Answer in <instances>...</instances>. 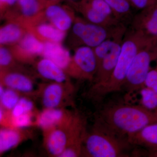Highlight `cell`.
<instances>
[{
	"mask_svg": "<svg viewBox=\"0 0 157 157\" xmlns=\"http://www.w3.org/2000/svg\"><path fill=\"white\" fill-rule=\"evenodd\" d=\"M98 123V126L127 140L147 126L157 123V109L127 103L109 104L101 109Z\"/></svg>",
	"mask_w": 157,
	"mask_h": 157,
	"instance_id": "1",
	"label": "cell"
},
{
	"mask_svg": "<svg viewBox=\"0 0 157 157\" xmlns=\"http://www.w3.org/2000/svg\"><path fill=\"white\" fill-rule=\"evenodd\" d=\"M153 41L132 29L127 30L112 76L108 82L97 91L100 97H104L122 90L129 68L135 56L141 48Z\"/></svg>",
	"mask_w": 157,
	"mask_h": 157,
	"instance_id": "2",
	"label": "cell"
},
{
	"mask_svg": "<svg viewBox=\"0 0 157 157\" xmlns=\"http://www.w3.org/2000/svg\"><path fill=\"white\" fill-rule=\"evenodd\" d=\"M86 155L93 157H128L126 151L131 145L123 139L98 126L94 132L85 137Z\"/></svg>",
	"mask_w": 157,
	"mask_h": 157,
	"instance_id": "3",
	"label": "cell"
},
{
	"mask_svg": "<svg viewBox=\"0 0 157 157\" xmlns=\"http://www.w3.org/2000/svg\"><path fill=\"white\" fill-rule=\"evenodd\" d=\"M157 60V42L152 41L141 48L133 59L122 87L126 92L127 98L133 93L144 87L151 64Z\"/></svg>",
	"mask_w": 157,
	"mask_h": 157,
	"instance_id": "4",
	"label": "cell"
},
{
	"mask_svg": "<svg viewBox=\"0 0 157 157\" xmlns=\"http://www.w3.org/2000/svg\"><path fill=\"white\" fill-rule=\"evenodd\" d=\"M78 20L73 32L84 46L94 48L107 39L124 36L127 30L124 24L113 26L99 25Z\"/></svg>",
	"mask_w": 157,
	"mask_h": 157,
	"instance_id": "5",
	"label": "cell"
},
{
	"mask_svg": "<svg viewBox=\"0 0 157 157\" xmlns=\"http://www.w3.org/2000/svg\"><path fill=\"white\" fill-rule=\"evenodd\" d=\"M131 22L132 29L157 41V3L140 10Z\"/></svg>",
	"mask_w": 157,
	"mask_h": 157,
	"instance_id": "6",
	"label": "cell"
},
{
	"mask_svg": "<svg viewBox=\"0 0 157 157\" xmlns=\"http://www.w3.org/2000/svg\"><path fill=\"white\" fill-rule=\"evenodd\" d=\"M73 59L77 76L90 79L97 73L98 61L93 48L80 46L75 51Z\"/></svg>",
	"mask_w": 157,
	"mask_h": 157,
	"instance_id": "7",
	"label": "cell"
},
{
	"mask_svg": "<svg viewBox=\"0 0 157 157\" xmlns=\"http://www.w3.org/2000/svg\"><path fill=\"white\" fill-rule=\"evenodd\" d=\"M122 41L118 43L98 63L94 88L96 90L105 85L112 76L117 63Z\"/></svg>",
	"mask_w": 157,
	"mask_h": 157,
	"instance_id": "8",
	"label": "cell"
},
{
	"mask_svg": "<svg viewBox=\"0 0 157 157\" xmlns=\"http://www.w3.org/2000/svg\"><path fill=\"white\" fill-rule=\"evenodd\" d=\"M127 140L131 145L146 148L150 153L157 151V123L147 126L130 135Z\"/></svg>",
	"mask_w": 157,
	"mask_h": 157,
	"instance_id": "9",
	"label": "cell"
},
{
	"mask_svg": "<svg viewBox=\"0 0 157 157\" xmlns=\"http://www.w3.org/2000/svg\"><path fill=\"white\" fill-rule=\"evenodd\" d=\"M42 53L44 57L52 61L63 69L67 67L71 61L69 52L57 42H46Z\"/></svg>",
	"mask_w": 157,
	"mask_h": 157,
	"instance_id": "10",
	"label": "cell"
},
{
	"mask_svg": "<svg viewBox=\"0 0 157 157\" xmlns=\"http://www.w3.org/2000/svg\"><path fill=\"white\" fill-rule=\"evenodd\" d=\"M37 70L43 77L57 83L66 80V75L63 69L49 59L44 58L40 60L37 65Z\"/></svg>",
	"mask_w": 157,
	"mask_h": 157,
	"instance_id": "11",
	"label": "cell"
},
{
	"mask_svg": "<svg viewBox=\"0 0 157 157\" xmlns=\"http://www.w3.org/2000/svg\"><path fill=\"white\" fill-rule=\"evenodd\" d=\"M45 14L53 25L60 30L65 32L72 25V18L60 6L56 5L49 6L46 9Z\"/></svg>",
	"mask_w": 157,
	"mask_h": 157,
	"instance_id": "12",
	"label": "cell"
},
{
	"mask_svg": "<svg viewBox=\"0 0 157 157\" xmlns=\"http://www.w3.org/2000/svg\"><path fill=\"white\" fill-rule=\"evenodd\" d=\"M79 8L88 21L92 23L106 26H113L123 23L115 18H109L99 13L93 9L86 0L79 4Z\"/></svg>",
	"mask_w": 157,
	"mask_h": 157,
	"instance_id": "13",
	"label": "cell"
},
{
	"mask_svg": "<svg viewBox=\"0 0 157 157\" xmlns=\"http://www.w3.org/2000/svg\"><path fill=\"white\" fill-rule=\"evenodd\" d=\"M4 82L9 88L15 91L27 93L33 89L32 82L26 76L20 73H9L5 77Z\"/></svg>",
	"mask_w": 157,
	"mask_h": 157,
	"instance_id": "14",
	"label": "cell"
},
{
	"mask_svg": "<svg viewBox=\"0 0 157 157\" xmlns=\"http://www.w3.org/2000/svg\"><path fill=\"white\" fill-rule=\"evenodd\" d=\"M112 9L115 18L124 24L131 20L132 6L130 0H105Z\"/></svg>",
	"mask_w": 157,
	"mask_h": 157,
	"instance_id": "15",
	"label": "cell"
},
{
	"mask_svg": "<svg viewBox=\"0 0 157 157\" xmlns=\"http://www.w3.org/2000/svg\"><path fill=\"white\" fill-rule=\"evenodd\" d=\"M63 90L58 83H52L47 86L43 92L42 102L46 108H56L60 103Z\"/></svg>",
	"mask_w": 157,
	"mask_h": 157,
	"instance_id": "16",
	"label": "cell"
},
{
	"mask_svg": "<svg viewBox=\"0 0 157 157\" xmlns=\"http://www.w3.org/2000/svg\"><path fill=\"white\" fill-rule=\"evenodd\" d=\"M67 137L64 132L60 130L53 131L47 140V146L51 154L59 156L66 147Z\"/></svg>",
	"mask_w": 157,
	"mask_h": 157,
	"instance_id": "17",
	"label": "cell"
},
{
	"mask_svg": "<svg viewBox=\"0 0 157 157\" xmlns=\"http://www.w3.org/2000/svg\"><path fill=\"white\" fill-rule=\"evenodd\" d=\"M20 136L18 132L9 129L0 132V152H5L13 148L19 143Z\"/></svg>",
	"mask_w": 157,
	"mask_h": 157,
	"instance_id": "18",
	"label": "cell"
},
{
	"mask_svg": "<svg viewBox=\"0 0 157 157\" xmlns=\"http://www.w3.org/2000/svg\"><path fill=\"white\" fill-rule=\"evenodd\" d=\"M63 117L62 110L56 108H47L40 114L38 122L43 128H48L59 123Z\"/></svg>",
	"mask_w": 157,
	"mask_h": 157,
	"instance_id": "19",
	"label": "cell"
},
{
	"mask_svg": "<svg viewBox=\"0 0 157 157\" xmlns=\"http://www.w3.org/2000/svg\"><path fill=\"white\" fill-rule=\"evenodd\" d=\"M21 36V31L16 25L11 24L3 26L0 30V43L9 44L17 41Z\"/></svg>",
	"mask_w": 157,
	"mask_h": 157,
	"instance_id": "20",
	"label": "cell"
},
{
	"mask_svg": "<svg viewBox=\"0 0 157 157\" xmlns=\"http://www.w3.org/2000/svg\"><path fill=\"white\" fill-rule=\"evenodd\" d=\"M21 46L23 50L30 54L36 55L42 53L44 48V44L40 42L33 35L27 34L24 37Z\"/></svg>",
	"mask_w": 157,
	"mask_h": 157,
	"instance_id": "21",
	"label": "cell"
},
{
	"mask_svg": "<svg viewBox=\"0 0 157 157\" xmlns=\"http://www.w3.org/2000/svg\"><path fill=\"white\" fill-rule=\"evenodd\" d=\"M37 31L42 36L48 39L51 42L59 43L61 42L65 36L64 32L57 28L55 26L47 24L39 25Z\"/></svg>",
	"mask_w": 157,
	"mask_h": 157,
	"instance_id": "22",
	"label": "cell"
},
{
	"mask_svg": "<svg viewBox=\"0 0 157 157\" xmlns=\"http://www.w3.org/2000/svg\"><path fill=\"white\" fill-rule=\"evenodd\" d=\"M140 105L151 110L157 109V92L145 87L140 90Z\"/></svg>",
	"mask_w": 157,
	"mask_h": 157,
	"instance_id": "23",
	"label": "cell"
},
{
	"mask_svg": "<svg viewBox=\"0 0 157 157\" xmlns=\"http://www.w3.org/2000/svg\"><path fill=\"white\" fill-rule=\"evenodd\" d=\"M1 104L6 109H12L18 103L20 98L15 90L9 88L5 90L0 96Z\"/></svg>",
	"mask_w": 157,
	"mask_h": 157,
	"instance_id": "24",
	"label": "cell"
},
{
	"mask_svg": "<svg viewBox=\"0 0 157 157\" xmlns=\"http://www.w3.org/2000/svg\"><path fill=\"white\" fill-rule=\"evenodd\" d=\"M86 1L93 9H95L104 16L109 18L116 19L114 16L112 9L105 0H86Z\"/></svg>",
	"mask_w": 157,
	"mask_h": 157,
	"instance_id": "25",
	"label": "cell"
},
{
	"mask_svg": "<svg viewBox=\"0 0 157 157\" xmlns=\"http://www.w3.org/2000/svg\"><path fill=\"white\" fill-rule=\"evenodd\" d=\"M24 15L31 16L37 13L39 4L37 0H17Z\"/></svg>",
	"mask_w": 157,
	"mask_h": 157,
	"instance_id": "26",
	"label": "cell"
},
{
	"mask_svg": "<svg viewBox=\"0 0 157 157\" xmlns=\"http://www.w3.org/2000/svg\"><path fill=\"white\" fill-rule=\"evenodd\" d=\"M144 86L157 92V60L155 67L151 69L147 74Z\"/></svg>",
	"mask_w": 157,
	"mask_h": 157,
	"instance_id": "27",
	"label": "cell"
},
{
	"mask_svg": "<svg viewBox=\"0 0 157 157\" xmlns=\"http://www.w3.org/2000/svg\"><path fill=\"white\" fill-rule=\"evenodd\" d=\"M31 117L29 113H25L16 117H14L13 124L17 128H25L31 124Z\"/></svg>",
	"mask_w": 157,
	"mask_h": 157,
	"instance_id": "28",
	"label": "cell"
},
{
	"mask_svg": "<svg viewBox=\"0 0 157 157\" xmlns=\"http://www.w3.org/2000/svg\"><path fill=\"white\" fill-rule=\"evenodd\" d=\"M132 8L142 10L157 3V0H130Z\"/></svg>",
	"mask_w": 157,
	"mask_h": 157,
	"instance_id": "29",
	"label": "cell"
},
{
	"mask_svg": "<svg viewBox=\"0 0 157 157\" xmlns=\"http://www.w3.org/2000/svg\"><path fill=\"white\" fill-rule=\"evenodd\" d=\"M12 60L11 53L8 49L4 47L0 48V65L6 67L10 64Z\"/></svg>",
	"mask_w": 157,
	"mask_h": 157,
	"instance_id": "30",
	"label": "cell"
},
{
	"mask_svg": "<svg viewBox=\"0 0 157 157\" xmlns=\"http://www.w3.org/2000/svg\"><path fill=\"white\" fill-rule=\"evenodd\" d=\"M81 152V151L76 147H71V148H65L63 151L62 153L59 157H76L79 155Z\"/></svg>",
	"mask_w": 157,
	"mask_h": 157,
	"instance_id": "31",
	"label": "cell"
},
{
	"mask_svg": "<svg viewBox=\"0 0 157 157\" xmlns=\"http://www.w3.org/2000/svg\"><path fill=\"white\" fill-rule=\"evenodd\" d=\"M18 103L22 105L26 112L28 113L31 112L33 108L34 105L33 102L26 98H20Z\"/></svg>",
	"mask_w": 157,
	"mask_h": 157,
	"instance_id": "32",
	"label": "cell"
},
{
	"mask_svg": "<svg viewBox=\"0 0 157 157\" xmlns=\"http://www.w3.org/2000/svg\"><path fill=\"white\" fill-rule=\"evenodd\" d=\"M25 113H28L26 112L22 105L18 103L12 109V115L13 118L17 117Z\"/></svg>",
	"mask_w": 157,
	"mask_h": 157,
	"instance_id": "33",
	"label": "cell"
},
{
	"mask_svg": "<svg viewBox=\"0 0 157 157\" xmlns=\"http://www.w3.org/2000/svg\"><path fill=\"white\" fill-rule=\"evenodd\" d=\"M17 0H1V2L2 3H6L8 5H13Z\"/></svg>",
	"mask_w": 157,
	"mask_h": 157,
	"instance_id": "34",
	"label": "cell"
},
{
	"mask_svg": "<svg viewBox=\"0 0 157 157\" xmlns=\"http://www.w3.org/2000/svg\"><path fill=\"white\" fill-rule=\"evenodd\" d=\"M148 155L151 157H157V151L149 153Z\"/></svg>",
	"mask_w": 157,
	"mask_h": 157,
	"instance_id": "35",
	"label": "cell"
},
{
	"mask_svg": "<svg viewBox=\"0 0 157 157\" xmlns=\"http://www.w3.org/2000/svg\"><path fill=\"white\" fill-rule=\"evenodd\" d=\"M3 115H4V113H3L2 109H1V110H0V120H1L2 119Z\"/></svg>",
	"mask_w": 157,
	"mask_h": 157,
	"instance_id": "36",
	"label": "cell"
}]
</instances>
